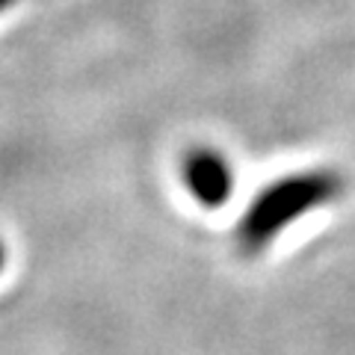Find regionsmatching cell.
<instances>
[{"label": "cell", "mask_w": 355, "mask_h": 355, "mask_svg": "<svg viewBox=\"0 0 355 355\" xmlns=\"http://www.w3.org/2000/svg\"><path fill=\"white\" fill-rule=\"evenodd\" d=\"M338 190L340 181L335 172H308L266 187V193L254 198L246 219L234 231L237 246L246 254L266 249L282 228L293 225L305 210L326 205L329 198L338 196Z\"/></svg>", "instance_id": "6da1fadb"}, {"label": "cell", "mask_w": 355, "mask_h": 355, "mask_svg": "<svg viewBox=\"0 0 355 355\" xmlns=\"http://www.w3.org/2000/svg\"><path fill=\"white\" fill-rule=\"evenodd\" d=\"M181 172H184L187 190L207 207H216L231 196V181H234V178H231L225 157L216 151H207V148L193 151L190 157L184 160Z\"/></svg>", "instance_id": "7a4b0ae2"}, {"label": "cell", "mask_w": 355, "mask_h": 355, "mask_svg": "<svg viewBox=\"0 0 355 355\" xmlns=\"http://www.w3.org/2000/svg\"><path fill=\"white\" fill-rule=\"evenodd\" d=\"M0 270H3V246H0Z\"/></svg>", "instance_id": "3957f363"}]
</instances>
